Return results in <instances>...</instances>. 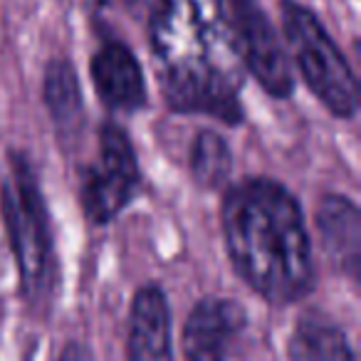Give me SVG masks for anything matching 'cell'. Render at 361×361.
I'll return each instance as SVG.
<instances>
[{
    "instance_id": "cell-1",
    "label": "cell",
    "mask_w": 361,
    "mask_h": 361,
    "mask_svg": "<svg viewBox=\"0 0 361 361\" xmlns=\"http://www.w3.org/2000/svg\"><path fill=\"white\" fill-rule=\"evenodd\" d=\"M149 42L171 111L203 114L228 126L245 119L240 60L223 0H154Z\"/></svg>"
},
{
    "instance_id": "cell-2",
    "label": "cell",
    "mask_w": 361,
    "mask_h": 361,
    "mask_svg": "<svg viewBox=\"0 0 361 361\" xmlns=\"http://www.w3.org/2000/svg\"><path fill=\"white\" fill-rule=\"evenodd\" d=\"M221 231L235 275L272 307L312 295L314 250L295 193L275 178L250 176L228 186Z\"/></svg>"
},
{
    "instance_id": "cell-3",
    "label": "cell",
    "mask_w": 361,
    "mask_h": 361,
    "mask_svg": "<svg viewBox=\"0 0 361 361\" xmlns=\"http://www.w3.org/2000/svg\"><path fill=\"white\" fill-rule=\"evenodd\" d=\"M0 218L18 267L20 295L30 307H50L57 292V252L40 176L25 151L8 154L0 180Z\"/></svg>"
},
{
    "instance_id": "cell-4",
    "label": "cell",
    "mask_w": 361,
    "mask_h": 361,
    "mask_svg": "<svg viewBox=\"0 0 361 361\" xmlns=\"http://www.w3.org/2000/svg\"><path fill=\"white\" fill-rule=\"evenodd\" d=\"M280 20L290 55L312 94L336 119H354L359 82L314 11L297 0H280Z\"/></svg>"
},
{
    "instance_id": "cell-5",
    "label": "cell",
    "mask_w": 361,
    "mask_h": 361,
    "mask_svg": "<svg viewBox=\"0 0 361 361\" xmlns=\"http://www.w3.org/2000/svg\"><path fill=\"white\" fill-rule=\"evenodd\" d=\"M141 191V169L129 134L116 121L97 131V154L82 171L80 203L92 226H109Z\"/></svg>"
},
{
    "instance_id": "cell-6",
    "label": "cell",
    "mask_w": 361,
    "mask_h": 361,
    "mask_svg": "<svg viewBox=\"0 0 361 361\" xmlns=\"http://www.w3.org/2000/svg\"><path fill=\"white\" fill-rule=\"evenodd\" d=\"M226 23L240 65L257 85L275 99H287L295 92L290 57L275 25L257 0H223Z\"/></svg>"
},
{
    "instance_id": "cell-7",
    "label": "cell",
    "mask_w": 361,
    "mask_h": 361,
    "mask_svg": "<svg viewBox=\"0 0 361 361\" xmlns=\"http://www.w3.org/2000/svg\"><path fill=\"white\" fill-rule=\"evenodd\" d=\"M247 314L235 300L203 297L183 324L186 361H243Z\"/></svg>"
},
{
    "instance_id": "cell-8",
    "label": "cell",
    "mask_w": 361,
    "mask_h": 361,
    "mask_svg": "<svg viewBox=\"0 0 361 361\" xmlns=\"http://www.w3.org/2000/svg\"><path fill=\"white\" fill-rule=\"evenodd\" d=\"M169 297L156 282L141 285L129 307L126 361H173Z\"/></svg>"
},
{
    "instance_id": "cell-9",
    "label": "cell",
    "mask_w": 361,
    "mask_h": 361,
    "mask_svg": "<svg viewBox=\"0 0 361 361\" xmlns=\"http://www.w3.org/2000/svg\"><path fill=\"white\" fill-rule=\"evenodd\" d=\"M90 75L97 97L106 109L134 114L146 106L144 72L124 42H104L92 57Z\"/></svg>"
},
{
    "instance_id": "cell-10",
    "label": "cell",
    "mask_w": 361,
    "mask_h": 361,
    "mask_svg": "<svg viewBox=\"0 0 361 361\" xmlns=\"http://www.w3.org/2000/svg\"><path fill=\"white\" fill-rule=\"evenodd\" d=\"M314 226L331 265L356 280L361 262V218L356 203L344 193H324L317 206Z\"/></svg>"
},
{
    "instance_id": "cell-11",
    "label": "cell",
    "mask_w": 361,
    "mask_h": 361,
    "mask_svg": "<svg viewBox=\"0 0 361 361\" xmlns=\"http://www.w3.org/2000/svg\"><path fill=\"white\" fill-rule=\"evenodd\" d=\"M42 99L62 144L65 141L72 144L85 126V99H82L80 77L70 60L55 57L47 62L42 77Z\"/></svg>"
},
{
    "instance_id": "cell-12",
    "label": "cell",
    "mask_w": 361,
    "mask_h": 361,
    "mask_svg": "<svg viewBox=\"0 0 361 361\" xmlns=\"http://www.w3.org/2000/svg\"><path fill=\"white\" fill-rule=\"evenodd\" d=\"M287 361H356V354L341 326L319 314H307L292 329Z\"/></svg>"
},
{
    "instance_id": "cell-13",
    "label": "cell",
    "mask_w": 361,
    "mask_h": 361,
    "mask_svg": "<svg viewBox=\"0 0 361 361\" xmlns=\"http://www.w3.org/2000/svg\"><path fill=\"white\" fill-rule=\"evenodd\" d=\"M191 176L206 191L228 183L233 173V151L228 139L216 129H201L191 144Z\"/></svg>"
},
{
    "instance_id": "cell-14",
    "label": "cell",
    "mask_w": 361,
    "mask_h": 361,
    "mask_svg": "<svg viewBox=\"0 0 361 361\" xmlns=\"http://www.w3.org/2000/svg\"><path fill=\"white\" fill-rule=\"evenodd\" d=\"M55 361H94V356H92V349L87 344H82V341H70V344L57 354Z\"/></svg>"
},
{
    "instance_id": "cell-15",
    "label": "cell",
    "mask_w": 361,
    "mask_h": 361,
    "mask_svg": "<svg viewBox=\"0 0 361 361\" xmlns=\"http://www.w3.org/2000/svg\"><path fill=\"white\" fill-rule=\"evenodd\" d=\"M97 8H131L136 0H92Z\"/></svg>"
}]
</instances>
